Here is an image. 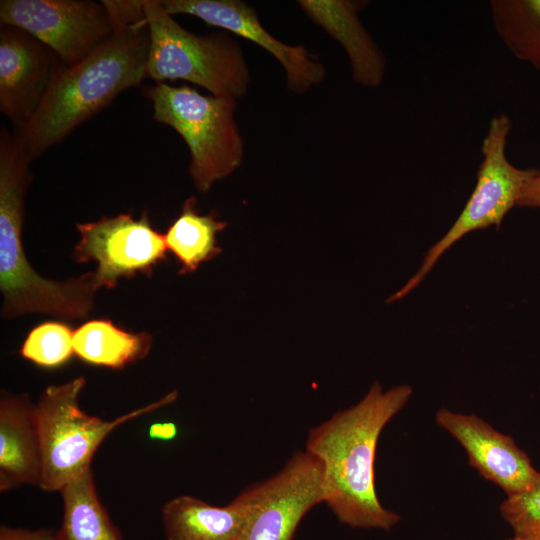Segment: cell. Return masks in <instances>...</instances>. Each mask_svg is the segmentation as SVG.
<instances>
[{
  "label": "cell",
  "mask_w": 540,
  "mask_h": 540,
  "mask_svg": "<svg viewBox=\"0 0 540 540\" xmlns=\"http://www.w3.org/2000/svg\"><path fill=\"white\" fill-rule=\"evenodd\" d=\"M412 394L409 385L383 390L376 381L357 404L309 430L305 450L322 464L324 503L340 523L385 531L399 523L400 515L378 499L375 458L381 432Z\"/></svg>",
  "instance_id": "1"
},
{
  "label": "cell",
  "mask_w": 540,
  "mask_h": 540,
  "mask_svg": "<svg viewBox=\"0 0 540 540\" xmlns=\"http://www.w3.org/2000/svg\"><path fill=\"white\" fill-rule=\"evenodd\" d=\"M149 43L147 22L117 29L77 64L62 65L33 118L13 131L27 157H40L122 92L138 86L147 77Z\"/></svg>",
  "instance_id": "2"
},
{
  "label": "cell",
  "mask_w": 540,
  "mask_h": 540,
  "mask_svg": "<svg viewBox=\"0 0 540 540\" xmlns=\"http://www.w3.org/2000/svg\"><path fill=\"white\" fill-rule=\"evenodd\" d=\"M31 160L15 134L0 130V289L2 316L42 313L62 319L86 317L99 289L94 271L59 282L30 266L22 243L24 200L32 181Z\"/></svg>",
  "instance_id": "3"
},
{
  "label": "cell",
  "mask_w": 540,
  "mask_h": 540,
  "mask_svg": "<svg viewBox=\"0 0 540 540\" xmlns=\"http://www.w3.org/2000/svg\"><path fill=\"white\" fill-rule=\"evenodd\" d=\"M86 384L79 376L61 385H50L35 404V418L41 453L39 486L60 492L67 484L91 469L96 450L118 426L172 404L178 397L171 391L157 401L113 420L89 415L79 406Z\"/></svg>",
  "instance_id": "4"
},
{
  "label": "cell",
  "mask_w": 540,
  "mask_h": 540,
  "mask_svg": "<svg viewBox=\"0 0 540 540\" xmlns=\"http://www.w3.org/2000/svg\"><path fill=\"white\" fill-rule=\"evenodd\" d=\"M143 93L152 102L153 118L173 128L186 143L189 174L199 192H207L241 165L244 144L234 119L236 99L165 82Z\"/></svg>",
  "instance_id": "5"
},
{
  "label": "cell",
  "mask_w": 540,
  "mask_h": 540,
  "mask_svg": "<svg viewBox=\"0 0 540 540\" xmlns=\"http://www.w3.org/2000/svg\"><path fill=\"white\" fill-rule=\"evenodd\" d=\"M149 29L147 77L157 83L184 80L213 96L238 99L248 90L249 70L240 46L228 35L194 34L179 25L161 0H143Z\"/></svg>",
  "instance_id": "6"
},
{
  "label": "cell",
  "mask_w": 540,
  "mask_h": 540,
  "mask_svg": "<svg viewBox=\"0 0 540 540\" xmlns=\"http://www.w3.org/2000/svg\"><path fill=\"white\" fill-rule=\"evenodd\" d=\"M511 129L509 116L492 117L482 142L483 159L476 184L463 210L442 238L427 251L417 272L388 302L402 299L414 290L443 254L468 233L491 226L499 228L508 212L517 206L522 188L540 170L520 169L509 162L506 144Z\"/></svg>",
  "instance_id": "7"
},
{
  "label": "cell",
  "mask_w": 540,
  "mask_h": 540,
  "mask_svg": "<svg viewBox=\"0 0 540 540\" xmlns=\"http://www.w3.org/2000/svg\"><path fill=\"white\" fill-rule=\"evenodd\" d=\"M241 494L248 505L242 540H294L304 516L325 501L322 464L306 450L297 451L278 472Z\"/></svg>",
  "instance_id": "8"
},
{
  "label": "cell",
  "mask_w": 540,
  "mask_h": 540,
  "mask_svg": "<svg viewBox=\"0 0 540 540\" xmlns=\"http://www.w3.org/2000/svg\"><path fill=\"white\" fill-rule=\"evenodd\" d=\"M0 25L28 32L66 67L80 62L114 32L102 2L91 0H1Z\"/></svg>",
  "instance_id": "9"
},
{
  "label": "cell",
  "mask_w": 540,
  "mask_h": 540,
  "mask_svg": "<svg viewBox=\"0 0 540 540\" xmlns=\"http://www.w3.org/2000/svg\"><path fill=\"white\" fill-rule=\"evenodd\" d=\"M76 226L81 238L75 245L74 259L97 263L94 276L98 288H113L120 278L138 273L150 276L155 265L167 260L164 235L151 226L147 212L139 219L123 213Z\"/></svg>",
  "instance_id": "10"
},
{
  "label": "cell",
  "mask_w": 540,
  "mask_h": 540,
  "mask_svg": "<svg viewBox=\"0 0 540 540\" xmlns=\"http://www.w3.org/2000/svg\"><path fill=\"white\" fill-rule=\"evenodd\" d=\"M62 65L50 47L28 32L0 25V112L14 131L33 118Z\"/></svg>",
  "instance_id": "11"
},
{
  "label": "cell",
  "mask_w": 540,
  "mask_h": 540,
  "mask_svg": "<svg viewBox=\"0 0 540 540\" xmlns=\"http://www.w3.org/2000/svg\"><path fill=\"white\" fill-rule=\"evenodd\" d=\"M172 16L187 14L208 25L248 39L272 54L286 72L287 87L302 94L326 77V69L304 46L288 45L273 37L261 25L255 9L240 0H161Z\"/></svg>",
  "instance_id": "12"
},
{
  "label": "cell",
  "mask_w": 540,
  "mask_h": 540,
  "mask_svg": "<svg viewBox=\"0 0 540 540\" xmlns=\"http://www.w3.org/2000/svg\"><path fill=\"white\" fill-rule=\"evenodd\" d=\"M436 423L465 450L470 466L500 487L506 497L527 489L539 475L528 455L514 439L474 414L441 408Z\"/></svg>",
  "instance_id": "13"
},
{
  "label": "cell",
  "mask_w": 540,
  "mask_h": 540,
  "mask_svg": "<svg viewBox=\"0 0 540 540\" xmlns=\"http://www.w3.org/2000/svg\"><path fill=\"white\" fill-rule=\"evenodd\" d=\"M365 4L351 0L299 1L305 14L343 46L354 81L376 88L383 82L386 59L358 17Z\"/></svg>",
  "instance_id": "14"
},
{
  "label": "cell",
  "mask_w": 540,
  "mask_h": 540,
  "mask_svg": "<svg viewBox=\"0 0 540 540\" xmlns=\"http://www.w3.org/2000/svg\"><path fill=\"white\" fill-rule=\"evenodd\" d=\"M41 453L35 404L26 394L0 397V491L39 486Z\"/></svg>",
  "instance_id": "15"
},
{
  "label": "cell",
  "mask_w": 540,
  "mask_h": 540,
  "mask_svg": "<svg viewBox=\"0 0 540 540\" xmlns=\"http://www.w3.org/2000/svg\"><path fill=\"white\" fill-rule=\"evenodd\" d=\"M247 518L248 505L241 493L224 506L181 495L162 508L166 540H242Z\"/></svg>",
  "instance_id": "16"
},
{
  "label": "cell",
  "mask_w": 540,
  "mask_h": 540,
  "mask_svg": "<svg viewBox=\"0 0 540 540\" xmlns=\"http://www.w3.org/2000/svg\"><path fill=\"white\" fill-rule=\"evenodd\" d=\"M152 336L129 332L109 319H93L73 332L74 354L90 365L121 369L147 356Z\"/></svg>",
  "instance_id": "17"
},
{
  "label": "cell",
  "mask_w": 540,
  "mask_h": 540,
  "mask_svg": "<svg viewBox=\"0 0 540 540\" xmlns=\"http://www.w3.org/2000/svg\"><path fill=\"white\" fill-rule=\"evenodd\" d=\"M63 519L60 540H124L100 501L89 469L61 491Z\"/></svg>",
  "instance_id": "18"
},
{
  "label": "cell",
  "mask_w": 540,
  "mask_h": 540,
  "mask_svg": "<svg viewBox=\"0 0 540 540\" xmlns=\"http://www.w3.org/2000/svg\"><path fill=\"white\" fill-rule=\"evenodd\" d=\"M194 196L187 198L181 213L164 234L169 249L180 264V274L192 273L201 263L207 262L222 252L216 235L228 223L217 218L215 212L201 215Z\"/></svg>",
  "instance_id": "19"
},
{
  "label": "cell",
  "mask_w": 540,
  "mask_h": 540,
  "mask_svg": "<svg viewBox=\"0 0 540 540\" xmlns=\"http://www.w3.org/2000/svg\"><path fill=\"white\" fill-rule=\"evenodd\" d=\"M491 14L509 51L540 70V0H493Z\"/></svg>",
  "instance_id": "20"
},
{
  "label": "cell",
  "mask_w": 540,
  "mask_h": 540,
  "mask_svg": "<svg viewBox=\"0 0 540 540\" xmlns=\"http://www.w3.org/2000/svg\"><path fill=\"white\" fill-rule=\"evenodd\" d=\"M19 353L42 368L63 366L74 354L73 331L61 322L41 323L28 333Z\"/></svg>",
  "instance_id": "21"
},
{
  "label": "cell",
  "mask_w": 540,
  "mask_h": 540,
  "mask_svg": "<svg viewBox=\"0 0 540 540\" xmlns=\"http://www.w3.org/2000/svg\"><path fill=\"white\" fill-rule=\"evenodd\" d=\"M500 513L514 536L540 540V472L527 489L506 497L500 505Z\"/></svg>",
  "instance_id": "22"
},
{
  "label": "cell",
  "mask_w": 540,
  "mask_h": 540,
  "mask_svg": "<svg viewBox=\"0 0 540 540\" xmlns=\"http://www.w3.org/2000/svg\"><path fill=\"white\" fill-rule=\"evenodd\" d=\"M114 30L146 23L143 0H101Z\"/></svg>",
  "instance_id": "23"
},
{
  "label": "cell",
  "mask_w": 540,
  "mask_h": 540,
  "mask_svg": "<svg viewBox=\"0 0 540 540\" xmlns=\"http://www.w3.org/2000/svg\"><path fill=\"white\" fill-rule=\"evenodd\" d=\"M0 540H60L57 532L48 529L28 530L2 526L0 528Z\"/></svg>",
  "instance_id": "24"
},
{
  "label": "cell",
  "mask_w": 540,
  "mask_h": 540,
  "mask_svg": "<svg viewBox=\"0 0 540 540\" xmlns=\"http://www.w3.org/2000/svg\"><path fill=\"white\" fill-rule=\"evenodd\" d=\"M517 206L540 208V172L522 188Z\"/></svg>",
  "instance_id": "25"
},
{
  "label": "cell",
  "mask_w": 540,
  "mask_h": 540,
  "mask_svg": "<svg viewBox=\"0 0 540 540\" xmlns=\"http://www.w3.org/2000/svg\"><path fill=\"white\" fill-rule=\"evenodd\" d=\"M178 429L173 422H157L149 427V437L157 440H172L177 436Z\"/></svg>",
  "instance_id": "26"
},
{
  "label": "cell",
  "mask_w": 540,
  "mask_h": 540,
  "mask_svg": "<svg viewBox=\"0 0 540 540\" xmlns=\"http://www.w3.org/2000/svg\"><path fill=\"white\" fill-rule=\"evenodd\" d=\"M507 540H529V539H525V538H521V537H517V536H514L510 539H507Z\"/></svg>",
  "instance_id": "27"
}]
</instances>
